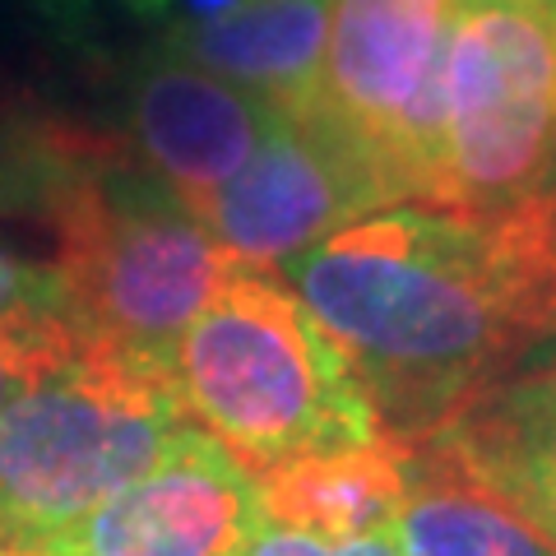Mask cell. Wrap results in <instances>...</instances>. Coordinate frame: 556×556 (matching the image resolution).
<instances>
[{
    "instance_id": "6da1fadb",
    "label": "cell",
    "mask_w": 556,
    "mask_h": 556,
    "mask_svg": "<svg viewBox=\"0 0 556 556\" xmlns=\"http://www.w3.org/2000/svg\"><path fill=\"white\" fill-rule=\"evenodd\" d=\"M288 278L367 390L380 437L413 445L515 357L556 288V251L533 200L506 214L390 204L288 260Z\"/></svg>"
},
{
    "instance_id": "7a4b0ae2",
    "label": "cell",
    "mask_w": 556,
    "mask_h": 556,
    "mask_svg": "<svg viewBox=\"0 0 556 556\" xmlns=\"http://www.w3.org/2000/svg\"><path fill=\"white\" fill-rule=\"evenodd\" d=\"M167 367L186 413L251 478L386 441L343 353L265 269L232 265L177 334Z\"/></svg>"
},
{
    "instance_id": "3957f363",
    "label": "cell",
    "mask_w": 556,
    "mask_h": 556,
    "mask_svg": "<svg viewBox=\"0 0 556 556\" xmlns=\"http://www.w3.org/2000/svg\"><path fill=\"white\" fill-rule=\"evenodd\" d=\"M181 427L163 353L84 339L0 413V543L33 556L159 464Z\"/></svg>"
},
{
    "instance_id": "277c9868",
    "label": "cell",
    "mask_w": 556,
    "mask_h": 556,
    "mask_svg": "<svg viewBox=\"0 0 556 556\" xmlns=\"http://www.w3.org/2000/svg\"><path fill=\"white\" fill-rule=\"evenodd\" d=\"M47 223L56 237L51 269L75 325L89 339L139 353L167 357L237 265L200 218L116 144L65 186Z\"/></svg>"
},
{
    "instance_id": "5b68a950",
    "label": "cell",
    "mask_w": 556,
    "mask_h": 556,
    "mask_svg": "<svg viewBox=\"0 0 556 556\" xmlns=\"http://www.w3.org/2000/svg\"><path fill=\"white\" fill-rule=\"evenodd\" d=\"M556 177V5L464 0L445 61L441 172L427 208L506 214Z\"/></svg>"
},
{
    "instance_id": "8992f818",
    "label": "cell",
    "mask_w": 556,
    "mask_h": 556,
    "mask_svg": "<svg viewBox=\"0 0 556 556\" xmlns=\"http://www.w3.org/2000/svg\"><path fill=\"white\" fill-rule=\"evenodd\" d=\"M464 0H334L306 116L367 163L380 200L427 204L441 172L445 61Z\"/></svg>"
},
{
    "instance_id": "52a82bcc",
    "label": "cell",
    "mask_w": 556,
    "mask_h": 556,
    "mask_svg": "<svg viewBox=\"0 0 556 556\" xmlns=\"http://www.w3.org/2000/svg\"><path fill=\"white\" fill-rule=\"evenodd\" d=\"M371 208H386L367 163L306 112H283L195 218L247 269L288 265Z\"/></svg>"
},
{
    "instance_id": "ba28073f",
    "label": "cell",
    "mask_w": 556,
    "mask_h": 556,
    "mask_svg": "<svg viewBox=\"0 0 556 556\" xmlns=\"http://www.w3.org/2000/svg\"><path fill=\"white\" fill-rule=\"evenodd\" d=\"M255 529V478L208 431L181 427L159 464L33 556H237Z\"/></svg>"
},
{
    "instance_id": "9c48e42d",
    "label": "cell",
    "mask_w": 556,
    "mask_h": 556,
    "mask_svg": "<svg viewBox=\"0 0 556 556\" xmlns=\"http://www.w3.org/2000/svg\"><path fill=\"white\" fill-rule=\"evenodd\" d=\"M278 116L283 112L274 102L163 47L135 70L126 89V130L139 167H149L190 214L251 159Z\"/></svg>"
},
{
    "instance_id": "30bf717a",
    "label": "cell",
    "mask_w": 556,
    "mask_h": 556,
    "mask_svg": "<svg viewBox=\"0 0 556 556\" xmlns=\"http://www.w3.org/2000/svg\"><path fill=\"white\" fill-rule=\"evenodd\" d=\"M468 468L556 547V386L552 380H492L482 394L413 441Z\"/></svg>"
},
{
    "instance_id": "8fae6325",
    "label": "cell",
    "mask_w": 556,
    "mask_h": 556,
    "mask_svg": "<svg viewBox=\"0 0 556 556\" xmlns=\"http://www.w3.org/2000/svg\"><path fill=\"white\" fill-rule=\"evenodd\" d=\"M329 5L334 0H241L223 20L163 33L159 47L274 102L278 112H302L320 75Z\"/></svg>"
},
{
    "instance_id": "7c38bea8",
    "label": "cell",
    "mask_w": 556,
    "mask_h": 556,
    "mask_svg": "<svg viewBox=\"0 0 556 556\" xmlns=\"http://www.w3.org/2000/svg\"><path fill=\"white\" fill-rule=\"evenodd\" d=\"M386 533L399 556H556L506 496L431 445H404V501Z\"/></svg>"
},
{
    "instance_id": "4fadbf2b",
    "label": "cell",
    "mask_w": 556,
    "mask_h": 556,
    "mask_svg": "<svg viewBox=\"0 0 556 556\" xmlns=\"http://www.w3.org/2000/svg\"><path fill=\"white\" fill-rule=\"evenodd\" d=\"M260 519L316 538L380 533L404 501V445L376 441L320 459H292L255 478Z\"/></svg>"
},
{
    "instance_id": "5bb4252c",
    "label": "cell",
    "mask_w": 556,
    "mask_h": 556,
    "mask_svg": "<svg viewBox=\"0 0 556 556\" xmlns=\"http://www.w3.org/2000/svg\"><path fill=\"white\" fill-rule=\"evenodd\" d=\"M108 149V139H93L38 108L0 98V218H47L65 186Z\"/></svg>"
},
{
    "instance_id": "9a60e30c",
    "label": "cell",
    "mask_w": 556,
    "mask_h": 556,
    "mask_svg": "<svg viewBox=\"0 0 556 556\" xmlns=\"http://www.w3.org/2000/svg\"><path fill=\"white\" fill-rule=\"evenodd\" d=\"M89 339L70 316H38V320H0V413L24 386L75 353Z\"/></svg>"
},
{
    "instance_id": "2e32d148",
    "label": "cell",
    "mask_w": 556,
    "mask_h": 556,
    "mask_svg": "<svg viewBox=\"0 0 556 556\" xmlns=\"http://www.w3.org/2000/svg\"><path fill=\"white\" fill-rule=\"evenodd\" d=\"M38 316H70L56 269L33 265V260H24L14 247L0 241V320H38Z\"/></svg>"
},
{
    "instance_id": "e0dca14e",
    "label": "cell",
    "mask_w": 556,
    "mask_h": 556,
    "mask_svg": "<svg viewBox=\"0 0 556 556\" xmlns=\"http://www.w3.org/2000/svg\"><path fill=\"white\" fill-rule=\"evenodd\" d=\"M237 556H399L390 543V533H357V538H316V533H298V529H278L265 525L241 543Z\"/></svg>"
},
{
    "instance_id": "ac0fdd59",
    "label": "cell",
    "mask_w": 556,
    "mask_h": 556,
    "mask_svg": "<svg viewBox=\"0 0 556 556\" xmlns=\"http://www.w3.org/2000/svg\"><path fill=\"white\" fill-rule=\"evenodd\" d=\"M496 380H552L556 386V288L543 298L529 334L519 339L515 357L496 371Z\"/></svg>"
},
{
    "instance_id": "d6986e66",
    "label": "cell",
    "mask_w": 556,
    "mask_h": 556,
    "mask_svg": "<svg viewBox=\"0 0 556 556\" xmlns=\"http://www.w3.org/2000/svg\"><path fill=\"white\" fill-rule=\"evenodd\" d=\"M130 20L159 28V33H181L208 20H223L228 10H237L241 0H116Z\"/></svg>"
},
{
    "instance_id": "ffe728a7",
    "label": "cell",
    "mask_w": 556,
    "mask_h": 556,
    "mask_svg": "<svg viewBox=\"0 0 556 556\" xmlns=\"http://www.w3.org/2000/svg\"><path fill=\"white\" fill-rule=\"evenodd\" d=\"M533 204H538V214H543V223H547V237H552V251H556V177H552V186L543 190V195H533Z\"/></svg>"
},
{
    "instance_id": "44dd1931",
    "label": "cell",
    "mask_w": 556,
    "mask_h": 556,
    "mask_svg": "<svg viewBox=\"0 0 556 556\" xmlns=\"http://www.w3.org/2000/svg\"><path fill=\"white\" fill-rule=\"evenodd\" d=\"M42 10L56 14L61 24H70V20H79V14H84V0H42Z\"/></svg>"
},
{
    "instance_id": "7402d4cb",
    "label": "cell",
    "mask_w": 556,
    "mask_h": 556,
    "mask_svg": "<svg viewBox=\"0 0 556 556\" xmlns=\"http://www.w3.org/2000/svg\"><path fill=\"white\" fill-rule=\"evenodd\" d=\"M492 5H556V0H492Z\"/></svg>"
},
{
    "instance_id": "603a6c76",
    "label": "cell",
    "mask_w": 556,
    "mask_h": 556,
    "mask_svg": "<svg viewBox=\"0 0 556 556\" xmlns=\"http://www.w3.org/2000/svg\"><path fill=\"white\" fill-rule=\"evenodd\" d=\"M0 556H20V552H0Z\"/></svg>"
}]
</instances>
